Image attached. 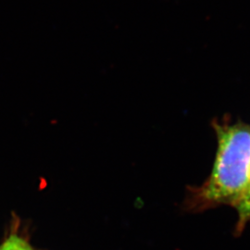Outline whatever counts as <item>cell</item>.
<instances>
[{"label":"cell","mask_w":250,"mask_h":250,"mask_svg":"<svg viewBox=\"0 0 250 250\" xmlns=\"http://www.w3.org/2000/svg\"><path fill=\"white\" fill-rule=\"evenodd\" d=\"M218 139L214 165L198 190L202 206L227 205L236 208L250 182V126L216 124Z\"/></svg>","instance_id":"6da1fadb"},{"label":"cell","mask_w":250,"mask_h":250,"mask_svg":"<svg viewBox=\"0 0 250 250\" xmlns=\"http://www.w3.org/2000/svg\"><path fill=\"white\" fill-rule=\"evenodd\" d=\"M238 213L237 230H242L244 226L250 220V182L247 192L243 197L239 206L235 208Z\"/></svg>","instance_id":"7a4b0ae2"},{"label":"cell","mask_w":250,"mask_h":250,"mask_svg":"<svg viewBox=\"0 0 250 250\" xmlns=\"http://www.w3.org/2000/svg\"><path fill=\"white\" fill-rule=\"evenodd\" d=\"M0 250H33L26 242L22 240L18 236H11L5 242L1 247Z\"/></svg>","instance_id":"3957f363"}]
</instances>
